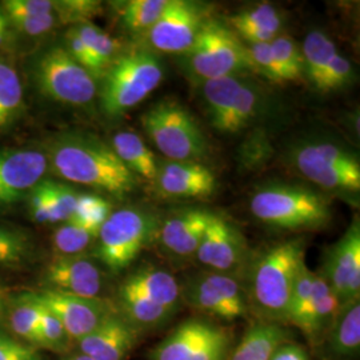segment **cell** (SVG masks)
<instances>
[{
    "instance_id": "obj_30",
    "label": "cell",
    "mask_w": 360,
    "mask_h": 360,
    "mask_svg": "<svg viewBox=\"0 0 360 360\" xmlns=\"http://www.w3.org/2000/svg\"><path fill=\"white\" fill-rule=\"evenodd\" d=\"M32 254V240L26 232L0 224V267H22Z\"/></svg>"
},
{
    "instance_id": "obj_48",
    "label": "cell",
    "mask_w": 360,
    "mask_h": 360,
    "mask_svg": "<svg viewBox=\"0 0 360 360\" xmlns=\"http://www.w3.org/2000/svg\"><path fill=\"white\" fill-rule=\"evenodd\" d=\"M270 360H309V352L296 343H282L272 354Z\"/></svg>"
},
{
    "instance_id": "obj_21",
    "label": "cell",
    "mask_w": 360,
    "mask_h": 360,
    "mask_svg": "<svg viewBox=\"0 0 360 360\" xmlns=\"http://www.w3.org/2000/svg\"><path fill=\"white\" fill-rule=\"evenodd\" d=\"M119 290L150 300L171 311H175L179 303L180 288L175 276L168 271L155 267L141 269L134 272Z\"/></svg>"
},
{
    "instance_id": "obj_7",
    "label": "cell",
    "mask_w": 360,
    "mask_h": 360,
    "mask_svg": "<svg viewBox=\"0 0 360 360\" xmlns=\"http://www.w3.org/2000/svg\"><path fill=\"white\" fill-rule=\"evenodd\" d=\"M158 231L153 214L139 208L112 212L98 233L96 257L112 272L127 269Z\"/></svg>"
},
{
    "instance_id": "obj_40",
    "label": "cell",
    "mask_w": 360,
    "mask_h": 360,
    "mask_svg": "<svg viewBox=\"0 0 360 360\" xmlns=\"http://www.w3.org/2000/svg\"><path fill=\"white\" fill-rule=\"evenodd\" d=\"M155 181L162 193L174 198H207L217 190V184L184 181L163 175H156Z\"/></svg>"
},
{
    "instance_id": "obj_49",
    "label": "cell",
    "mask_w": 360,
    "mask_h": 360,
    "mask_svg": "<svg viewBox=\"0 0 360 360\" xmlns=\"http://www.w3.org/2000/svg\"><path fill=\"white\" fill-rule=\"evenodd\" d=\"M10 31H11V26L8 23V19L0 8V47L4 46L6 41L10 38Z\"/></svg>"
},
{
    "instance_id": "obj_31",
    "label": "cell",
    "mask_w": 360,
    "mask_h": 360,
    "mask_svg": "<svg viewBox=\"0 0 360 360\" xmlns=\"http://www.w3.org/2000/svg\"><path fill=\"white\" fill-rule=\"evenodd\" d=\"M229 25L233 32L254 28L281 35L283 28V16L270 3H262L257 7L233 15L229 19Z\"/></svg>"
},
{
    "instance_id": "obj_47",
    "label": "cell",
    "mask_w": 360,
    "mask_h": 360,
    "mask_svg": "<svg viewBox=\"0 0 360 360\" xmlns=\"http://www.w3.org/2000/svg\"><path fill=\"white\" fill-rule=\"evenodd\" d=\"M65 41L67 44L65 49L71 55V58L82 67H84L92 75V60H91L90 53L83 40L77 35V30L74 27L67 32Z\"/></svg>"
},
{
    "instance_id": "obj_51",
    "label": "cell",
    "mask_w": 360,
    "mask_h": 360,
    "mask_svg": "<svg viewBox=\"0 0 360 360\" xmlns=\"http://www.w3.org/2000/svg\"><path fill=\"white\" fill-rule=\"evenodd\" d=\"M4 309H6V294L4 291L0 288V319L4 314Z\"/></svg>"
},
{
    "instance_id": "obj_16",
    "label": "cell",
    "mask_w": 360,
    "mask_h": 360,
    "mask_svg": "<svg viewBox=\"0 0 360 360\" xmlns=\"http://www.w3.org/2000/svg\"><path fill=\"white\" fill-rule=\"evenodd\" d=\"M49 169V160L38 150L0 151V208L26 199Z\"/></svg>"
},
{
    "instance_id": "obj_43",
    "label": "cell",
    "mask_w": 360,
    "mask_h": 360,
    "mask_svg": "<svg viewBox=\"0 0 360 360\" xmlns=\"http://www.w3.org/2000/svg\"><path fill=\"white\" fill-rule=\"evenodd\" d=\"M10 18H34L55 13V1L51 0H6L0 6Z\"/></svg>"
},
{
    "instance_id": "obj_14",
    "label": "cell",
    "mask_w": 360,
    "mask_h": 360,
    "mask_svg": "<svg viewBox=\"0 0 360 360\" xmlns=\"http://www.w3.org/2000/svg\"><path fill=\"white\" fill-rule=\"evenodd\" d=\"M28 295L52 312L62 323L68 338L77 342L91 334L112 314L111 309L99 297L87 299L49 288L30 292Z\"/></svg>"
},
{
    "instance_id": "obj_29",
    "label": "cell",
    "mask_w": 360,
    "mask_h": 360,
    "mask_svg": "<svg viewBox=\"0 0 360 360\" xmlns=\"http://www.w3.org/2000/svg\"><path fill=\"white\" fill-rule=\"evenodd\" d=\"M119 303L123 318L138 331V328H154L167 321L174 311L158 306L150 300L119 290Z\"/></svg>"
},
{
    "instance_id": "obj_23",
    "label": "cell",
    "mask_w": 360,
    "mask_h": 360,
    "mask_svg": "<svg viewBox=\"0 0 360 360\" xmlns=\"http://www.w3.org/2000/svg\"><path fill=\"white\" fill-rule=\"evenodd\" d=\"M285 342V333L276 323H254L233 351L230 360H270L274 351Z\"/></svg>"
},
{
    "instance_id": "obj_24",
    "label": "cell",
    "mask_w": 360,
    "mask_h": 360,
    "mask_svg": "<svg viewBox=\"0 0 360 360\" xmlns=\"http://www.w3.org/2000/svg\"><path fill=\"white\" fill-rule=\"evenodd\" d=\"M112 150L122 163L129 168L136 176H143L144 179H156L158 162L151 150L143 142L142 138L134 131H120L115 134L111 143Z\"/></svg>"
},
{
    "instance_id": "obj_9",
    "label": "cell",
    "mask_w": 360,
    "mask_h": 360,
    "mask_svg": "<svg viewBox=\"0 0 360 360\" xmlns=\"http://www.w3.org/2000/svg\"><path fill=\"white\" fill-rule=\"evenodd\" d=\"M203 98L211 126L227 134L245 129L262 107V95L255 84L240 75L207 80Z\"/></svg>"
},
{
    "instance_id": "obj_20",
    "label": "cell",
    "mask_w": 360,
    "mask_h": 360,
    "mask_svg": "<svg viewBox=\"0 0 360 360\" xmlns=\"http://www.w3.org/2000/svg\"><path fill=\"white\" fill-rule=\"evenodd\" d=\"M210 214L206 210L191 208L168 218L159 229L162 243L168 251L179 257L196 254L206 231Z\"/></svg>"
},
{
    "instance_id": "obj_13",
    "label": "cell",
    "mask_w": 360,
    "mask_h": 360,
    "mask_svg": "<svg viewBox=\"0 0 360 360\" xmlns=\"http://www.w3.org/2000/svg\"><path fill=\"white\" fill-rule=\"evenodd\" d=\"M322 278L338 297L340 307L359 300L360 226L358 219L352 221L347 232L327 251Z\"/></svg>"
},
{
    "instance_id": "obj_41",
    "label": "cell",
    "mask_w": 360,
    "mask_h": 360,
    "mask_svg": "<svg viewBox=\"0 0 360 360\" xmlns=\"http://www.w3.org/2000/svg\"><path fill=\"white\" fill-rule=\"evenodd\" d=\"M101 3L92 0H65L55 1V13L60 23H86L101 13Z\"/></svg>"
},
{
    "instance_id": "obj_44",
    "label": "cell",
    "mask_w": 360,
    "mask_h": 360,
    "mask_svg": "<svg viewBox=\"0 0 360 360\" xmlns=\"http://www.w3.org/2000/svg\"><path fill=\"white\" fill-rule=\"evenodd\" d=\"M8 23L11 28L16 30L18 32L35 38V37L49 34L60 22L56 13H53L50 15H43V16H34V18H10Z\"/></svg>"
},
{
    "instance_id": "obj_19",
    "label": "cell",
    "mask_w": 360,
    "mask_h": 360,
    "mask_svg": "<svg viewBox=\"0 0 360 360\" xmlns=\"http://www.w3.org/2000/svg\"><path fill=\"white\" fill-rule=\"evenodd\" d=\"M136 336L138 331L122 315L112 312L77 343L80 352L92 360H124L135 346Z\"/></svg>"
},
{
    "instance_id": "obj_35",
    "label": "cell",
    "mask_w": 360,
    "mask_h": 360,
    "mask_svg": "<svg viewBox=\"0 0 360 360\" xmlns=\"http://www.w3.org/2000/svg\"><path fill=\"white\" fill-rule=\"evenodd\" d=\"M98 238V233L86 230L72 221H65L52 235V245L59 257H75L83 252Z\"/></svg>"
},
{
    "instance_id": "obj_26",
    "label": "cell",
    "mask_w": 360,
    "mask_h": 360,
    "mask_svg": "<svg viewBox=\"0 0 360 360\" xmlns=\"http://www.w3.org/2000/svg\"><path fill=\"white\" fill-rule=\"evenodd\" d=\"M303 75H306L309 83L318 89L327 68L338 53L334 40L326 32L314 30L303 41Z\"/></svg>"
},
{
    "instance_id": "obj_11",
    "label": "cell",
    "mask_w": 360,
    "mask_h": 360,
    "mask_svg": "<svg viewBox=\"0 0 360 360\" xmlns=\"http://www.w3.org/2000/svg\"><path fill=\"white\" fill-rule=\"evenodd\" d=\"M230 334L214 323L191 319L179 324L150 354V360H227Z\"/></svg>"
},
{
    "instance_id": "obj_38",
    "label": "cell",
    "mask_w": 360,
    "mask_h": 360,
    "mask_svg": "<svg viewBox=\"0 0 360 360\" xmlns=\"http://www.w3.org/2000/svg\"><path fill=\"white\" fill-rule=\"evenodd\" d=\"M251 71H257L272 82H285L283 70L275 59L270 43H255L245 46Z\"/></svg>"
},
{
    "instance_id": "obj_5",
    "label": "cell",
    "mask_w": 360,
    "mask_h": 360,
    "mask_svg": "<svg viewBox=\"0 0 360 360\" xmlns=\"http://www.w3.org/2000/svg\"><path fill=\"white\" fill-rule=\"evenodd\" d=\"M31 77L39 92L56 103L87 105L96 94V79L75 62L63 46H51L32 59Z\"/></svg>"
},
{
    "instance_id": "obj_3",
    "label": "cell",
    "mask_w": 360,
    "mask_h": 360,
    "mask_svg": "<svg viewBox=\"0 0 360 360\" xmlns=\"http://www.w3.org/2000/svg\"><path fill=\"white\" fill-rule=\"evenodd\" d=\"M165 70L148 50L120 53L102 77L101 104L108 116L123 115L162 83Z\"/></svg>"
},
{
    "instance_id": "obj_12",
    "label": "cell",
    "mask_w": 360,
    "mask_h": 360,
    "mask_svg": "<svg viewBox=\"0 0 360 360\" xmlns=\"http://www.w3.org/2000/svg\"><path fill=\"white\" fill-rule=\"evenodd\" d=\"M206 7L191 0H168L147 38L155 50L184 53L206 23Z\"/></svg>"
},
{
    "instance_id": "obj_34",
    "label": "cell",
    "mask_w": 360,
    "mask_h": 360,
    "mask_svg": "<svg viewBox=\"0 0 360 360\" xmlns=\"http://www.w3.org/2000/svg\"><path fill=\"white\" fill-rule=\"evenodd\" d=\"M41 306L28 294L20 296L10 315V324L15 335L31 345H38L39 321Z\"/></svg>"
},
{
    "instance_id": "obj_45",
    "label": "cell",
    "mask_w": 360,
    "mask_h": 360,
    "mask_svg": "<svg viewBox=\"0 0 360 360\" xmlns=\"http://www.w3.org/2000/svg\"><path fill=\"white\" fill-rule=\"evenodd\" d=\"M27 199H28L30 215L34 221L40 223V224L51 223L46 179H43L39 183L38 186L27 196Z\"/></svg>"
},
{
    "instance_id": "obj_25",
    "label": "cell",
    "mask_w": 360,
    "mask_h": 360,
    "mask_svg": "<svg viewBox=\"0 0 360 360\" xmlns=\"http://www.w3.org/2000/svg\"><path fill=\"white\" fill-rule=\"evenodd\" d=\"M327 342L335 355L342 358H352L360 349V303L352 302L342 306L331 326Z\"/></svg>"
},
{
    "instance_id": "obj_36",
    "label": "cell",
    "mask_w": 360,
    "mask_h": 360,
    "mask_svg": "<svg viewBox=\"0 0 360 360\" xmlns=\"http://www.w3.org/2000/svg\"><path fill=\"white\" fill-rule=\"evenodd\" d=\"M271 50L283 70L285 82L297 80L303 75V56L295 40L287 35H278L270 43Z\"/></svg>"
},
{
    "instance_id": "obj_1",
    "label": "cell",
    "mask_w": 360,
    "mask_h": 360,
    "mask_svg": "<svg viewBox=\"0 0 360 360\" xmlns=\"http://www.w3.org/2000/svg\"><path fill=\"white\" fill-rule=\"evenodd\" d=\"M49 167L62 179L123 198L138 186L136 176L111 144L83 132H62L44 144Z\"/></svg>"
},
{
    "instance_id": "obj_18",
    "label": "cell",
    "mask_w": 360,
    "mask_h": 360,
    "mask_svg": "<svg viewBox=\"0 0 360 360\" xmlns=\"http://www.w3.org/2000/svg\"><path fill=\"white\" fill-rule=\"evenodd\" d=\"M245 252V242L239 231L227 219L214 212L210 214L208 224L196 255L207 267L226 272L235 269Z\"/></svg>"
},
{
    "instance_id": "obj_33",
    "label": "cell",
    "mask_w": 360,
    "mask_h": 360,
    "mask_svg": "<svg viewBox=\"0 0 360 360\" xmlns=\"http://www.w3.org/2000/svg\"><path fill=\"white\" fill-rule=\"evenodd\" d=\"M111 214L112 211L108 200L95 193H82L77 198L75 212L68 221H72L86 230L99 233L101 227Z\"/></svg>"
},
{
    "instance_id": "obj_42",
    "label": "cell",
    "mask_w": 360,
    "mask_h": 360,
    "mask_svg": "<svg viewBox=\"0 0 360 360\" xmlns=\"http://www.w3.org/2000/svg\"><path fill=\"white\" fill-rule=\"evenodd\" d=\"M354 79V68L346 56L336 53L318 87L321 92L338 91L348 86Z\"/></svg>"
},
{
    "instance_id": "obj_37",
    "label": "cell",
    "mask_w": 360,
    "mask_h": 360,
    "mask_svg": "<svg viewBox=\"0 0 360 360\" xmlns=\"http://www.w3.org/2000/svg\"><path fill=\"white\" fill-rule=\"evenodd\" d=\"M49 205H50V219L51 223L68 221L72 218L77 208L79 193L68 188L62 183L46 179Z\"/></svg>"
},
{
    "instance_id": "obj_10",
    "label": "cell",
    "mask_w": 360,
    "mask_h": 360,
    "mask_svg": "<svg viewBox=\"0 0 360 360\" xmlns=\"http://www.w3.org/2000/svg\"><path fill=\"white\" fill-rule=\"evenodd\" d=\"M296 169L324 190L358 193L360 163L358 156L330 142H309L294 153Z\"/></svg>"
},
{
    "instance_id": "obj_28",
    "label": "cell",
    "mask_w": 360,
    "mask_h": 360,
    "mask_svg": "<svg viewBox=\"0 0 360 360\" xmlns=\"http://www.w3.org/2000/svg\"><path fill=\"white\" fill-rule=\"evenodd\" d=\"M23 86L15 65L0 56V129H8L22 114Z\"/></svg>"
},
{
    "instance_id": "obj_50",
    "label": "cell",
    "mask_w": 360,
    "mask_h": 360,
    "mask_svg": "<svg viewBox=\"0 0 360 360\" xmlns=\"http://www.w3.org/2000/svg\"><path fill=\"white\" fill-rule=\"evenodd\" d=\"M62 360H92L91 358H89L87 355H84V354H82V352H79V354H72V355H68V356H65Z\"/></svg>"
},
{
    "instance_id": "obj_17",
    "label": "cell",
    "mask_w": 360,
    "mask_h": 360,
    "mask_svg": "<svg viewBox=\"0 0 360 360\" xmlns=\"http://www.w3.org/2000/svg\"><path fill=\"white\" fill-rule=\"evenodd\" d=\"M44 282L49 290L98 299L103 287V276L99 267L89 257H58L44 271Z\"/></svg>"
},
{
    "instance_id": "obj_39",
    "label": "cell",
    "mask_w": 360,
    "mask_h": 360,
    "mask_svg": "<svg viewBox=\"0 0 360 360\" xmlns=\"http://www.w3.org/2000/svg\"><path fill=\"white\" fill-rule=\"evenodd\" d=\"M70 340L71 339L68 338L59 319L49 309L41 306V315L38 327V346L62 352L68 347Z\"/></svg>"
},
{
    "instance_id": "obj_15",
    "label": "cell",
    "mask_w": 360,
    "mask_h": 360,
    "mask_svg": "<svg viewBox=\"0 0 360 360\" xmlns=\"http://www.w3.org/2000/svg\"><path fill=\"white\" fill-rule=\"evenodd\" d=\"M186 295L195 309L227 322L245 318L248 311L240 284L224 274L196 278L188 285Z\"/></svg>"
},
{
    "instance_id": "obj_22",
    "label": "cell",
    "mask_w": 360,
    "mask_h": 360,
    "mask_svg": "<svg viewBox=\"0 0 360 360\" xmlns=\"http://www.w3.org/2000/svg\"><path fill=\"white\" fill-rule=\"evenodd\" d=\"M339 311L338 297L322 276L316 274L309 307L297 328L306 335L311 345H318L328 334Z\"/></svg>"
},
{
    "instance_id": "obj_27",
    "label": "cell",
    "mask_w": 360,
    "mask_h": 360,
    "mask_svg": "<svg viewBox=\"0 0 360 360\" xmlns=\"http://www.w3.org/2000/svg\"><path fill=\"white\" fill-rule=\"evenodd\" d=\"M74 28L90 53L92 75L95 79L103 77L107 68L119 56V41L91 22L75 25Z\"/></svg>"
},
{
    "instance_id": "obj_8",
    "label": "cell",
    "mask_w": 360,
    "mask_h": 360,
    "mask_svg": "<svg viewBox=\"0 0 360 360\" xmlns=\"http://www.w3.org/2000/svg\"><path fill=\"white\" fill-rule=\"evenodd\" d=\"M183 55L187 70L205 82L251 70L245 44L230 27L217 20H207Z\"/></svg>"
},
{
    "instance_id": "obj_32",
    "label": "cell",
    "mask_w": 360,
    "mask_h": 360,
    "mask_svg": "<svg viewBox=\"0 0 360 360\" xmlns=\"http://www.w3.org/2000/svg\"><path fill=\"white\" fill-rule=\"evenodd\" d=\"M168 0H131L124 3L120 19L126 30L134 34L148 32L167 6Z\"/></svg>"
},
{
    "instance_id": "obj_6",
    "label": "cell",
    "mask_w": 360,
    "mask_h": 360,
    "mask_svg": "<svg viewBox=\"0 0 360 360\" xmlns=\"http://www.w3.org/2000/svg\"><path fill=\"white\" fill-rule=\"evenodd\" d=\"M142 122L148 138L167 160L199 162L207 154L203 131L181 104L162 101L143 115Z\"/></svg>"
},
{
    "instance_id": "obj_2",
    "label": "cell",
    "mask_w": 360,
    "mask_h": 360,
    "mask_svg": "<svg viewBox=\"0 0 360 360\" xmlns=\"http://www.w3.org/2000/svg\"><path fill=\"white\" fill-rule=\"evenodd\" d=\"M303 239L269 248L252 270L251 297L264 322L287 323V312L299 271L306 264Z\"/></svg>"
},
{
    "instance_id": "obj_46",
    "label": "cell",
    "mask_w": 360,
    "mask_h": 360,
    "mask_svg": "<svg viewBox=\"0 0 360 360\" xmlns=\"http://www.w3.org/2000/svg\"><path fill=\"white\" fill-rule=\"evenodd\" d=\"M0 360H40V356L34 348L0 335Z\"/></svg>"
},
{
    "instance_id": "obj_4",
    "label": "cell",
    "mask_w": 360,
    "mask_h": 360,
    "mask_svg": "<svg viewBox=\"0 0 360 360\" xmlns=\"http://www.w3.org/2000/svg\"><path fill=\"white\" fill-rule=\"evenodd\" d=\"M251 211L260 221L285 230L318 229L331 219V207L322 193L290 184L257 190Z\"/></svg>"
}]
</instances>
